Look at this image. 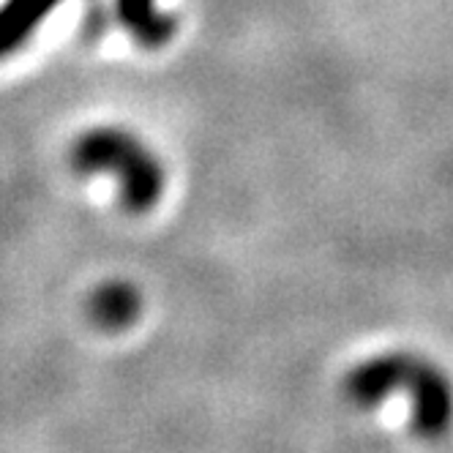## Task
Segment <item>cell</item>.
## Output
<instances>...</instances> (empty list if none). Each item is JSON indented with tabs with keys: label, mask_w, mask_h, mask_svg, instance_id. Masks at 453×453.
Segmentation results:
<instances>
[{
	"label": "cell",
	"mask_w": 453,
	"mask_h": 453,
	"mask_svg": "<svg viewBox=\"0 0 453 453\" xmlns=\"http://www.w3.org/2000/svg\"><path fill=\"white\" fill-rule=\"evenodd\" d=\"M63 0H0V60L25 50Z\"/></svg>",
	"instance_id": "4"
},
{
	"label": "cell",
	"mask_w": 453,
	"mask_h": 453,
	"mask_svg": "<svg viewBox=\"0 0 453 453\" xmlns=\"http://www.w3.org/2000/svg\"><path fill=\"white\" fill-rule=\"evenodd\" d=\"M142 301L134 284L128 281H110L102 284L90 298V317L96 326L107 331H120L128 328L140 317Z\"/></svg>",
	"instance_id": "5"
},
{
	"label": "cell",
	"mask_w": 453,
	"mask_h": 453,
	"mask_svg": "<svg viewBox=\"0 0 453 453\" xmlns=\"http://www.w3.org/2000/svg\"><path fill=\"white\" fill-rule=\"evenodd\" d=\"M69 161L74 173L93 178L102 175L118 186V197L126 211H150L167 188V170L145 140L123 126H96L82 132Z\"/></svg>",
	"instance_id": "2"
},
{
	"label": "cell",
	"mask_w": 453,
	"mask_h": 453,
	"mask_svg": "<svg viewBox=\"0 0 453 453\" xmlns=\"http://www.w3.org/2000/svg\"><path fill=\"white\" fill-rule=\"evenodd\" d=\"M115 19L142 50L167 47L178 30V17L161 0H112Z\"/></svg>",
	"instance_id": "3"
},
{
	"label": "cell",
	"mask_w": 453,
	"mask_h": 453,
	"mask_svg": "<svg viewBox=\"0 0 453 453\" xmlns=\"http://www.w3.org/2000/svg\"><path fill=\"white\" fill-rule=\"evenodd\" d=\"M342 394L364 410L407 394L412 399L410 429L424 440H440L453 426V380L415 352H385L355 364L342 380Z\"/></svg>",
	"instance_id": "1"
}]
</instances>
